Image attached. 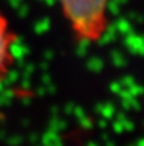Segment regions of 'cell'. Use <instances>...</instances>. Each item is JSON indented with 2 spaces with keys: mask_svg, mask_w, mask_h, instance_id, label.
<instances>
[{
  "mask_svg": "<svg viewBox=\"0 0 144 146\" xmlns=\"http://www.w3.org/2000/svg\"><path fill=\"white\" fill-rule=\"evenodd\" d=\"M59 4L78 40H98L109 30V0H59Z\"/></svg>",
  "mask_w": 144,
  "mask_h": 146,
  "instance_id": "1",
  "label": "cell"
},
{
  "mask_svg": "<svg viewBox=\"0 0 144 146\" xmlns=\"http://www.w3.org/2000/svg\"><path fill=\"white\" fill-rule=\"evenodd\" d=\"M17 42V36L12 31L9 21L0 12V81L4 80L14 63L13 48Z\"/></svg>",
  "mask_w": 144,
  "mask_h": 146,
  "instance_id": "2",
  "label": "cell"
}]
</instances>
